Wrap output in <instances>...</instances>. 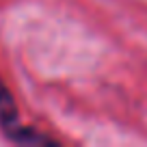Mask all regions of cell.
Here are the masks:
<instances>
[{
  "instance_id": "obj_1",
  "label": "cell",
  "mask_w": 147,
  "mask_h": 147,
  "mask_svg": "<svg viewBox=\"0 0 147 147\" xmlns=\"http://www.w3.org/2000/svg\"><path fill=\"white\" fill-rule=\"evenodd\" d=\"M0 130L9 141L18 145H59L52 136L35 128H28L20 121L15 97L9 91V87L2 82V78H0Z\"/></svg>"
}]
</instances>
